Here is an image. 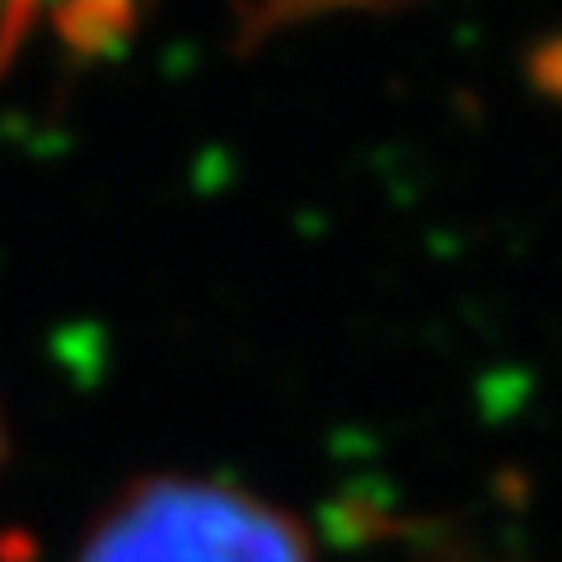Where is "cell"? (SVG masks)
Segmentation results:
<instances>
[{"label":"cell","mask_w":562,"mask_h":562,"mask_svg":"<svg viewBox=\"0 0 562 562\" xmlns=\"http://www.w3.org/2000/svg\"><path fill=\"white\" fill-rule=\"evenodd\" d=\"M76 562H314L305 525L235 483L146 479L94 520Z\"/></svg>","instance_id":"cell-1"},{"label":"cell","mask_w":562,"mask_h":562,"mask_svg":"<svg viewBox=\"0 0 562 562\" xmlns=\"http://www.w3.org/2000/svg\"><path fill=\"white\" fill-rule=\"evenodd\" d=\"M136 0H0V61L33 33H52L70 52H103L132 29Z\"/></svg>","instance_id":"cell-2"}]
</instances>
